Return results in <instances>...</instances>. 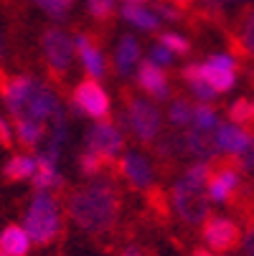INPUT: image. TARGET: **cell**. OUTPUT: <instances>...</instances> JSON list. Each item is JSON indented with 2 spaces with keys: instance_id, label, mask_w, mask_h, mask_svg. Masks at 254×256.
<instances>
[{
  "instance_id": "obj_11",
  "label": "cell",
  "mask_w": 254,
  "mask_h": 256,
  "mask_svg": "<svg viewBox=\"0 0 254 256\" xmlns=\"http://www.w3.org/2000/svg\"><path fill=\"white\" fill-rule=\"evenodd\" d=\"M216 142H219V150L239 158L241 152H246L254 144V137L246 127L231 122V124H219V130H216Z\"/></svg>"
},
{
  "instance_id": "obj_43",
  "label": "cell",
  "mask_w": 254,
  "mask_h": 256,
  "mask_svg": "<svg viewBox=\"0 0 254 256\" xmlns=\"http://www.w3.org/2000/svg\"><path fill=\"white\" fill-rule=\"evenodd\" d=\"M251 124H254V102H251Z\"/></svg>"
},
{
  "instance_id": "obj_8",
  "label": "cell",
  "mask_w": 254,
  "mask_h": 256,
  "mask_svg": "<svg viewBox=\"0 0 254 256\" xmlns=\"http://www.w3.org/2000/svg\"><path fill=\"white\" fill-rule=\"evenodd\" d=\"M203 241L213 254H231L241 244V228L224 216H211L203 224Z\"/></svg>"
},
{
  "instance_id": "obj_37",
  "label": "cell",
  "mask_w": 254,
  "mask_h": 256,
  "mask_svg": "<svg viewBox=\"0 0 254 256\" xmlns=\"http://www.w3.org/2000/svg\"><path fill=\"white\" fill-rule=\"evenodd\" d=\"M122 256H142V251H140L137 246H127V248L122 251Z\"/></svg>"
},
{
  "instance_id": "obj_32",
  "label": "cell",
  "mask_w": 254,
  "mask_h": 256,
  "mask_svg": "<svg viewBox=\"0 0 254 256\" xmlns=\"http://www.w3.org/2000/svg\"><path fill=\"white\" fill-rule=\"evenodd\" d=\"M150 61H153V64H158V66H168V64L173 61V51H170V48H165L163 44H158V46H153V48H150Z\"/></svg>"
},
{
  "instance_id": "obj_20",
  "label": "cell",
  "mask_w": 254,
  "mask_h": 256,
  "mask_svg": "<svg viewBox=\"0 0 254 256\" xmlns=\"http://www.w3.org/2000/svg\"><path fill=\"white\" fill-rule=\"evenodd\" d=\"M13 130H16L18 144H21V148H26L28 152L39 148V144L44 142V137H46V124H44V122L21 120V122H13Z\"/></svg>"
},
{
  "instance_id": "obj_42",
  "label": "cell",
  "mask_w": 254,
  "mask_h": 256,
  "mask_svg": "<svg viewBox=\"0 0 254 256\" xmlns=\"http://www.w3.org/2000/svg\"><path fill=\"white\" fill-rule=\"evenodd\" d=\"M64 3H66V6L71 8V6H74V3H77V0H64Z\"/></svg>"
},
{
  "instance_id": "obj_12",
  "label": "cell",
  "mask_w": 254,
  "mask_h": 256,
  "mask_svg": "<svg viewBox=\"0 0 254 256\" xmlns=\"http://www.w3.org/2000/svg\"><path fill=\"white\" fill-rule=\"evenodd\" d=\"M74 46H77V54L82 58V66L89 74V79H102L104 76V56L102 51L97 48V44L92 41L89 33H77L74 36Z\"/></svg>"
},
{
  "instance_id": "obj_18",
  "label": "cell",
  "mask_w": 254,
  "mask_h": 256,
  "mask_svg": "<svg viewBox=\"0 0 254 256\" xmlns=\"http://www.w3.org/2000/svg\"><path fill=\"white\" fill-rule=\"evenodd\" d=\"M183 144H186V155H196L201 160H211L219 152V142L216 134H211V130H191L183 134Z\"/></svg>"
},
{
  "instance_id": "obj_10",
  "label": "cell",
  "mask_w": 254,
  "mask_h": 256,
  "mask_svg": "<svg viewBox=\"0 0 254 256\" xmlns=\"http://www.w3.org/2000/svg\"><path fill=\"white\" fill-rule=\"evenodd\" d=\"M239 162H219L211 168L208 178V196L211 200H229L239 188Z\"/></svg>"
},
{
  "instance_id": "obj_26",
  "label": "cell",
  "mask_w": 254,
  "mask_h": 256,
  "mask_svg": "<svg viewBox=\"0 0 254 256\" xmlns=\"http://www.w3.org/2000/svg\"><path fill=\"white\" fill-rule=\"evenodd\" d=\"M193 124L196 130H219V117H216V109L208 104H198L193 112Z\"/></svg>"
},
{
  "instance_id": "obj_30",
  "label": "cell",
  "mask_w": 254,
  "mask_h": 256,
  "mask_svg": "<svg viewBox=\"0 0 254 256\" xmlns=\"http://www.w3.org/2000/svg\"><path fill=\"white\" fill-rule=\"evenodd\" d=\"M229 117H231V122L234 124H251V102H246V99H239V102H234L231 104V109H229Z\"/></svg>"
},
{
  "instance_id": "obj_4",
  "label": "cell",
  "mask_w": 254,
  "mask_h": 256,
  "mask_svg": "<svg viewBox=\"0 0 254 256\" xmlns=\"http://www.w3.org/2000/svg\"><path fill=\"white\" fill-rule=\"evenodd\" d=\"M208 198H211L208 188L188 180L186 175L173 186V196H170L178 218L188 226H201L208 221Z\"/></svg>"
},
{
  "instance_id": "obj_29",
  "label": "cell",
  "mask_w": 254,
  "mask_h": 256,
  "mask_svg": "<svg viewBox=\"0 0 254 256\" xmlns=\"http://www.w3.org/2000/svg\"><path fill=\"white\" fill-rule=\"evenodd\" d=\"M160 44L165 46V48H170L175 56H183V54H188L191 51V44L183 38L180 33H160Z\"/></svg>"
},
{
  "instance_id": "obj_40",
  "label": "cell",
  "mask_w": 254,
  "mask_h": 256,
  "mask_svg": "<svg viewBox=\"0 0 254 256\" xmlns=\"http://www.w3.org/2000/svg\"><path fill=\"white\" fill-rule=\"evenodd\" d=\"M193 256H213V254H208L206 248H196V251H193Z\"/></svg>"
},
{
  "instance_id": "obj_41",
  "label": "cell",
  "mask_w": 254,
  "mask_h": 256,
  "mask_svg": "<svg viewBox=\"0 0 254 256\" xmlns=\"http://www.w3.org/2000/svg\"><path fill=\"white\" fill-rule=\"evenodd\" d=\"M125 3H132V6H145L148 0H125Z\"/></svg>"
},
{
  "instance_id": "obj_21",
  "label": "cell",
  "mask_w": 254,
  "mask_h": 256,
  "mask_svg": "<svg viewBox=\"0 0 254 256\" xmlns=\"http://www.w3.org/2000/svg\"><path fill=\"white\" fill-rule=\"evenodd\" d=\"M140 61V44L135 36H122L120 44H117V51H115V66L120 74H130L135 68V64Z\"/></svg>"
},
{
  "instance_id": "obj_14",
  "label": "cell",
  "mask_w": 254,
  "mask_h": 256,
  "mask_svg": "<svg viewBox=\"0 0 254 256\" xmlns=\"http://www.w3.org/2000/svg\"><path fill=\"white\" fill-rule=\"evenodd\" d=\"M137 84H140V89H145L148 94H153V96H158V99H168V94H170V89H168V76H165L163 66L153 64L150 58L140 64Z\"/></svg>"
},
{
  "instance_id": "obj_2",
  "label": "cell",
  "mask_w": 254,
  "mask_h": 256,
  "mask_svg": "<svg viewBox=\"0 0 254 256\" xmlns=\"http://www.w3.org/2000/svg\"><path fill=\"white\" fill-rule=\"evenodd\" d=\"M0 94H3V102L8 106V114L13 122L28 120V122L46 124L61 109L56 92L41 79L28 76V74L0 79Z\"/></svg>"
},
{
  "instance_id": "obj_28",
  "label": "cell",
  "mask_w": 254,
  "mask_h": 256,
  "mask_svg": "<svg viewBox=\"0 0 254 256\" xmlns=\"http://www.w3.org/2000/svg\"><path fill=\"white\" fill-rule=\"evenodd\" d=\"M36 8H41L49 18L54 20H66V13H69V6L64 0H31Z\"/></svg>"
},
{
  "instance_id": "obj_33",
  "label": "cell",
  "mask_w": 254,
  "mask_h": 256,
  "mask_svg": "<svg viewBox=\"0 0 254 256\" xmlns=\"http://www.w3.org/2000/svg\"><path fill=\"white\" fill-rule=\"evenodd\" d=\"M208 64L219 66V68H226V71H236V58L229 56V54H211L208 56Z\"/></svg>"
},
{
  "instance_id": "obj_45",
  "label": "cell",
  "mask_w": 254,
  "mask_h": 256,
  "mask_svg": "<svg viewBox=\"0 0 254 256\" xmlns=\"http://www.w3.org/2000/svg\"><path fill=\"white\" fill-rule=\"evenodd\" d=\"M0 256H6V254H0Z\"/></svg>"
},
{
  "instance_id": "obj_44",
  "label": "cell",
  "mask_w": 254,
  "mask_h": 256,
  "mask_svg": "<svg viewBox=\"0 0 254 256\" xmlns=\"http://www.w3.org/2000/svg\"><path fill=\"white\" fill-rule=\"evenodd\" d=\"M219 3H224V0H219Z\"/></svg>"
},
{
  "instance_id": "obj_16",
  "label": "cell",
  "mask_w": 254,
  "mask_h": 256,
  "mask_svg": "<svg viewBox=\"0 0 254 256\" xmlns=\"http://www.w3.org/2000/svg\"><path fill=\"white\" fill-rule=\"evenodd\" d=\"M39 160V168H36V175H33V188L36 190H54V188H61L64 186V178L56 168L59 158H51L49 152H39L36 155Z\"/></svg>"
},
{
  "instance_id": "obj_5",
  "label": "cell",
  "mask_w": 254,
  "mask_h": 256,
  "mask_svg": "<svg viewBox=\"0 0 254 256\" xmlns=\"http://www.w3.org/2000/svg\"><path fill=\"white\" fill-rule=\"evenodd\" d=\"M41 51H44V61L51 71V76L64 79L69 74L71 64H74V38L64 30V28H46L41 36Z\"/></svg>"
},
{
  "instance_id": "obj_19",
  "label": "cell",
  "mask_w": 254,
  "mask_h": 256,
  "mask_svg": "<svg viewBox=\"0 0 254 256\" xmlns=\"http://www.w3.org/2000/svg\"><path fill=\"white\" fill-rule=\"evenodd\" d=\"M36 168H39V160H36V155L18 152V155H11V158H8V162L3 165V178H6L8 182L33 180Z\"/></svg>"
},
{
  "instance_id": "obj_17",
  "label": "cell",
  "mask_w": 254,
  "mask_h": 256,
  "mask_svg": "<svg viewBox=\"0 0 254 256\" xmlns=\"http://www.w3.org/2000/svg\"><path fill=\"white\" fill-rule=\"evenodd\" d=\"M231 44H234L236 51H241V54L254 58V8H246V10H241L236 16Z\"/></svg>"
},
{
  "instance_id": "obj_38",
  "label": "cell",
  "mask_w": 254,
  "mask_h": 256,
  "mask_svg": "<svg viewBox=\"0 0 254 256\" xmlns=\"http://www.w3.org/2000/svg\"><path fill=\"white\" fill-rule=\"evenodd\" d=\"M173 6H175V8H183V10H186V8H191V6H193V0H173Z\"/></svg>"
},
{
  "instance_id": "obj_31",
  "label": "cell",
  "mask_w": 254,
  "mask_h": 256,
  "mask_svg": "<svg viewBox=\"0 0 254 256\" xmlns=\"http://www.w3.org/2000/svg\"><path fill=\"white\" fill-rule=\"evenodd\" d=\"M87 10L97 20H107L115 16V0H87Z\"/></svg>"
},
{
  "instance_id": "obj_6",
  "label": "cell",
  "mask_w": 254,
  "mask_h": 256,
  "mask_svg": "<svg viewBox=\"0 0 254 256\" xmlns=\"http://www.w3.org/2000/svg\"><path fill=\"white\" fill-rule=\"evenodd\" d=\"M125 104H127V122H130V130L135 132V137L142 144L158 142L160 130H163V117L158 112V106L140 96H132V94H125Z\"/></svg>"
},
{
  "instance_id": "obj_35",
  "label": "cell",
  "mask_w": 254,
  "mask_h": 256,
  "mask_svg": "<svg viewBox=\"0 0 254 256\" xmlns=\"http://www.w3.org/2000/svg\"><path fill=\"white\" fill-rule=\"evenodd\" d=\"M155 13H160V18H165V20H178L180 18L178 8L175 6H165V3H155Z\"/></svg>"
},
{
  "instance_id": "obj_9",
  "label": "cell",
  "mask_w": 254,
  "mask_h": 256,
  "mask_svg": "<svg viewBox=\"0 0 254 256\" xmlns=\"http://www.w3.org/2000/svg\"><path fill=\"white\" fill-rule=\"evenodd\" d=\"M125 148V140L120 134V130L110 122H97L89 132H87V142H84V150H92L97 155H102L107 162H115V158L120 155V150Z\"/></svg>"
},
{
  "instance_id": "obj_13",
  "label": "cell",
  "mask_w": 254,
  "mask_h": 256,
  "mask_svg": "<svg viewBox=\"0 0 254 256\" xmlns=\"http://www.w3.org/2000/svg\"><path fill=\"white\" fill-rule=\"evenodd\" d=\"M122 175L127 178V182L137 190H148L153 186V168L148 162V158H142L140 152H127L122 158Z\"/></svg>"
},
{
  "instance_id": "obj_1",
  "label": "cell",
  "mask_w": 254,
  "mask_h": 256,
  "mask_svg": "<svg viewBox=\"0 0 254 256\" xmlns=\"http://www.w3.org/2000/svg\"><path fill=\"white\" fill-rule=\"evenodd\" d=\"M66 213L82 231L102 236L112 231L120 216V190L112 180L94 178L87 186L74 188L66 198Z\"/></svg>"
},
{
  "instance_id": "obj_22",
  "label": "cell",
  "mask_w": 254,
  "mask_h": 256,
  "mask_svg": "<svg viewBox=\"0 0 254 256\" xmlns=\"http://www.w3.org/2000/svg\"><path fill=\"white\" fill-rule=\"evenodd\" d=\"M183 79L188 82V86H191V92L203 102V104H208L211 99H216V89L203 79V74H201V64H188L186 68H183Z\"/></svg>"
},
{
  "instance_id": "obj_3",
  "label": "cell",
  "mask_w": 254,
  "mask_h": 256,
  "mask_svg": "<svg viewBox=\"0 0 254 256\" xmlns=\"http://www.w3.org/2000/svg\"><path fill=\"white\" fill-rule=\"evenodd\" d=\"M31 241L36 246H49L61 236L64 228V216L56 196L51 190H36L26 208V221H23Z\"/></svg>"
},
{
  "instance_id": "obj_39",
  "label": "cell",
  "mask_w": 254,
  "mask_h": 256,
  "mask_svg": "<svg viewBox=\"0 0 254 256\" xmlns=\"http://www.w3.org/2000/svg\"><path fill=\"white\" fill-rule=\"evenodd\" d=\"M6 56V38H3V33H0V61H3Z\"/></svg>"
},
{
  "instance_id": "obj_7",
  "label": "cell",
  "mask_w": 254,
  "mask_h": 256,
  "mask_svg": "<svg viewBox=\"0 0 254 256\" xmlns=\"http://www.w3.org/2000/svg\"><path fill=\"white\" fill-rule=\"evenodd\" d=\"M71 109L77 114H84V117H92V120H99L104 122L110 117V96H107L104 86L97 82V79H84L74 86L71 92V99H69Z\"/></svg>"
},
{
  "instance_id": "obj_34",
  "label": "cell",
  "mask_w": 254,
  "mask_h": 256,
  "mask_svg": "<svg viewBox=\"0 0 254 256\" xmlns=\"http://www.w3.org/2000/svg\"><path fill=\"white\" fill-rule=\"evenodd\" d=\"M13 137H16V130H13V124L0 114V144L3 148H11L13 144Z\"/></svg>"
},
{
  "instance_id": "obj_15",
  "label": "cell",
  "mask_w": 254,
  "mask_h": 256,
  "mask_svg": "<svg viewBox=\"0 0 254 256\" xmlns=\"http://www.w3.org/2000/svg\"><path fill=\"white\" fill-rule=\"evenodd\" d=\"M33 241L26 231V226L21 224H8L0 231V254L6 256H28Z\"/></svg>"
},
{
  "instance_id": "obj_23",
  "label": "cell",
  "mask_w": 254,
  "mask_h": 256,
  "mask_svg": "<svg viewBox=\"0 0 254 256\" xmlns=\"http://www.w3.org/2000/svg\"><path fill=\"white\" fill-rule=\"evenodd\" d=\"M122 18L142 30H155L160 26V16H155V10H148L145 6H132V3H125Z\"/></svg>"
},
{
  "instance_id": "obj_27",
  "label": "cell",
  "mask_w": 254,
  "mask_h": 256,
  "mask_svg": "<svg viewBox=\"0 0 254 256\" xmlns=\"http://www.w3.org/2000/svg\"><path fill=\"white\" fill-rule=\"evenodd\" d=\"M107 165H110V162H107L102 155L92 152V150H84V152H82V158H79V170H82L84 175H92V178H97Z\"/></svg>"
},
{
  "instance_id": "obj_25",
  "label": "cell",
  "mask_w": 254,
  "mask_h": 256,
  "mask_svg": "<svg viewBox=\"0 0 254 256\" xmlns=\"http://www.w3.org/2000/svg\"><path fill=\"white\" fill-rule=\"evenodd\" d=\"M193 112H196V106H193L188 99H175V102L170 104V109H168V117H170L173 124L186 127V124L193 122Z\"/></svg>"
},
{
  "instance_id": "obj_36",
  "label": "cell",
  "mask_w": 254,
  "mask_h": 256,
  "mask_svg": "<svg viewBox=\"0 0 254 256\" xmlns=\"http://www.w3.org/2000/svg\"><path fill=\"white\" fill-rule=\"evenodd\" d=\"M241 246H244V254H246V256H254V231L244 238V244H241Z\"/></svg>"
},
{
  "instance_id": "obj_24",
  "label": "cell",
  "mask_w": 254,
  "mask_h": 256,
  "mask_svg": "<svg viewBox=\"0 0 254 256\" xmlns=\"http://www.w3.org/2000/svg\"><path fill=\"white\" fill-rule=\"evenodd\" d=\"M201 74L203 79L216 89V92H229L234 86V71H226V68H219V66H213V64H201Z\"/></svg>"
}]
</instances>
